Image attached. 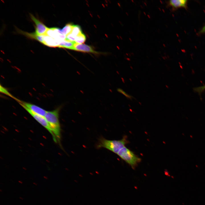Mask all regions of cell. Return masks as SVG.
I'll list each match as a JSON object with an SVG mask.
<instances>
[{
	"instance_id": "6da1fadb",
	"label": "cell",
	"mask_w": 205,
	"mask_h": 205,
	"mask_svg": "<svg viewBox=\"0 0 205 205\" xmlns=\"http://www.w3.org/2000/svg\"><path fill=\"white\" fill-rule=\"evenodd\" d=\"M61 106L52 111H47L44 118L47 121L54 135L55 142H60L61 127L59 120V113Z\"/></svg>"
},
{
	"instance_id": "7a4b0ae2",
	"label": "cell",
	"mask_w": 205,
	"mask_h": 205,
	"mask_svg": "<svg viewBox=\"0 0 205 205\" xmlns=\"http://www.w3.org/2000/svg\"><path fill=\"white\" fill-rule=\"evenodd\" d=\"M128 142L125 137L118 140H110L102 138L100 140L97 146L98 148H104L117 154L121 149L125 146Z\"/></svg>"
},
{
	"instance_id": "3957f363",
	"label": "cell",
	"mask_w": 205,
	"mask_h": 205,
	"mask_svg": "<svg viewBox=\"0 0 205 205\" xmlns=\"http://www.w3.org/2000/svg\"><path fill=\"white\" fill-rule=\"evenodd\" d=\"M117 154L133 169L134 168L141 160L140 158L126 146L121 149Z\"/></svg>"
},
{
	"instance_id": "277c9868",
	"label": "cell",
	"mask_w": 205,
	"mask_h": 205,
	"mask_svg": "<svg viewBox=\"0 0 205 205\" xmlns=\"http://www.w3.org/2000/svg\"><path fill=\"white\" fill-rule=\"evenodd\" d=\"M16 101L22 107H25L35 114L44 117L47 111L44 109L34 104L18 99Z\"/></svg>"
},
{
	"instance_id": "5b68a950",
	"label": "cell",
	"mask_w": 205,
	"mask_h": 205,
	"mask_svg": "<svg viewBox=\"0 0 205 205\" xmlns=\"http://www.w3.org/2000/svg\"><path fill=\"white\" fill-rule=\"evenodd\" d=\"M36 120L45 128L50 133L55 142V140L54 135L50 127L44 117L39 115L33 112L26 108L23 107Z\"/></svg>"
},
{
	"instance_id": "8992f818",
	"label": "cell",
	"mask_w": 205,
	"mask_h": 205,
	"mask_svg": "<svg viewBox=\"0 0 205 205\" xmlns=\"http://www.w3.org/2000/svg\"><path fill=\"white\" fill-rule=\"evenodd\" d=\"M30 16L36 26L35 33L38 35H45L48 28L32 15L30 14Z\"/></svg>"
},
{
	"instance_id": "52a82bcc",
	"label": "cell",
	"mask_w": 205,
	"mask_h": 205,
	"mask_svg": "<svg viewBox=\"0 0 205 205\" xmlns=\"http://www.w3.org/2000/svg\"><path fill=\"white\" fill-rule=\"evenodd\" d=\"M73 50L84 52H90L96 54L100 53L94 50L91 46L83 44L75 43Z\"/></svg>"
},
{
	"instance_id": "ba28073f",
	"label": "cell",
	"mask_w": 205,
	"mask_h": 205,
	"mask_svg": "<svg viewBox=\"0 0 205 205\" xmlns=\"http://www.w3.org/2000/svg\"><path fill=\"white\" fill-rule=\"evenodd\" d=\"M61 42V41L45 35L44 38L43 44L50 47H58Z\"/></svg>"
},
{
	"instance_id": "9c48e42d",
	"label": "cell",
	"mask_w": 205,
	"mask_h": 205,
	"mask_svg": "<svg viewBox=\"0 0 205 205\" xmlns=\"http://www.w3.org/2000/svg\"><path fill=\"white\" fill-rule=\"evenodd\" d=\"M187 0H171L168 2L169 5L173 9L186 8L187 3Z\"/></svg>"
},
{
	"instance_id": "30bf717a",
	"label": "cell",
	"mask_w": 205,
	"mask_h": 205,
	"mask_svg": "<svg viewBox=\"0 0 205 205\" xmlns=\"http://www.w3.org/2000/svg\"><path fill=\"white\" fill-rule=\"evenodd\" d=\"M22 34L29 37L30 38L35 39L39 41L42 43L43 44L44 38L45 35H38L36 34L35 32L29 33L27 32H24L22 31H20Z\"/></svg>"
},
{
	"instance_id": "8fae6325",
	"label": "cell",
	"mask_w": 205,
	"mask_h": 205,
	"mask_svg": "<svg viewBox=\"0 0 205 205\" xmlns=\"http://www.w3.org/2000/svg\"><path fill=\"white\" fill-rule=\"evenodd\" d=\"M75 43V42L71 41L65 39L61 42L58 47L73 50Z\"/></svg>"
},
{
	"instance_id": "7c38bea8",
	"label": "cell",
	"mask_w": 205,
	"mask_h": 205,
	"mask_svg": "<svg viewBox=\"0 0 205 205\" xmlns=\"http://www.w3.org/2000/svg\"><path fill=\"white\" fill-rule=\"evenodd\" d=\"M81 33L82 32L80 26L73 25L71 31L69 34L75 39L76 37Z\"/></svg>"
},
{
	"instance_id": "4fadbf2b",
	"label": "cell",
	"mask_w": 205,
	"mask_h": 205,
	"mask_svg": "<svg viewBox=\"0 0 205 205\" xmlns=\"http://www.w3.org/2000/svg\"><path fill=\"white\" fill-rule=\"evenodd\" d=\"M73 25L72 23H68L62 29H60L61 32L63 35L66 36L71 32Z\"/></svg>"
},
{
	"instance_id": "5bb4252c",
	"label": "cell",
	"mask_w": 205,
	"mask_h": 205,
	"mask_svg": "<svg viewBox=\"0 0 205 205\" xmlns=\"http://www.w3.org/2000/svg\"><path fill=\"white\" fill-rule=\"evenodd\" d=\"M86 38L85 35L81 33L76 37L75 42L77 44H82L85 42Z\"/></svg>"
},
{
	"instance_id": "9a60e30c",
	"label": "cell",
	"mask_w": 205,
	"mask_h": 205,
	"mask_svg": "<svg viewBox=\"0 0 205 205\" xmlns=\"http://www.w3.org/2000/svg\"><path fill=\"white\" fill-rule=\"evenodd\" d=\"M0 92L1 93L13 99L16 100L17 99L12 95L6 88L2 85L1 84H0Z\"/></svg>"
},
{
	"instance_id": "2e32d148",
	"label": "cell",
	"mask_w": 205,
	"mask_h": 205,
	"mask_svg": "<svg viewBox=\"0 0 205 205\" xmlns=\"http://www.w3.org/2000/svg\"><path fill=\"white\" fill-rule=\"evenodd\" d=\"M117 91L119 92L120 93H121L124 95L128 99L131 100L132 99L134 98L132 96L128 94L121 89H118Z\"/></svg>"
},
{
	"instance_id": "e0dca14e",
	"label": "cell",
	"mask_w": 205,
	"mask_h": 205,
	"mask_svg": "<svg viewBox=\"0 0 205 205\" xmlns=\"http://www.w3.org/2000/svg\"><path fill=\"white\" fill-rule=\"evenodd\" d=\"M194 91L200 94L205 90V85L202 86L196 87L194 89Z\"/></svg>"
},
{
	"instance_id": "ac0fdd59",
	"label": "cell",
	"mask_w": 205,
	"mask_h": 205,
	"mask_svg": "<svg viewBox=\"0 0 205 205\" xmlns=\"http://www.w3.org/2000/svg\"><path fill=\"white\" fill-rule=\"evenodd\" d=\"M205 33V25L202 28L199 32V34H203Z\"/></svg>"
},
{
	"instance_id": "d6986e66",
	"label": "cell",
	"mask_w": 205,
	"mask_h": 205,
	"mask_svg": "<svg viewBox=\"0 0 205 205\" xmlns=\"http://www.w3.org/2000/svg\"><path fill=\"white\" fill-rule=\"evenodd\" d=\"M19 182L20 183H22V182H21V181H19Z\"/></svg>"
},
{
	"instance_id": "ffe728a7",
	"label": "cell",
	"mask_w": 205,
	"mask_h": 205,
	"mask_svg": "<svg viewBox=\"0 0 205 205\" xmlns=\"http://www.w3.org/2000/svg\"><path fill=\"white\" fill-rule=\"evenodd\" d=\"M34 183V184H35V185H37L36 184H35V183Z\"/></svg>"
}]
</instances>
